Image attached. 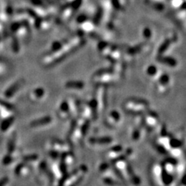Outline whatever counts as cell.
<instances>
[{"instance_id": "obj_1", "label": "cell", "mask_w": 186, "mask_h": 186, "mask_svg": "<svg viewBox=\"0 0 186 186\" xmlns=\"http://www.w3.org/2000/svg\"><path fill=\"white\" fill-rule=\"evenodd\" d=\"M84 40L80 37H77L70 40L67 43H64L58 50L55 51L51 52L46 55L43 60V63L45 66L54 65L60 62L62 60L64 59L67 55L74 52L78 48H81L84 44Z\"/></svg>"}, {"instance_id": "obj_2", "label": "cell", "mask_w": 186, "mask_h": 186, "mask_svg": "<svg viewBox=\"0 0 186 186\" xmlns=\"http://www.w3.org/2000/svg\"><path fill=\"white\" fill-rule=\"evenodd\" d=\"M88 171V168L85 165H81L76 169L67 172L59 181L58 186H75L79 184L83 179L85 174Z\"/></svg>"}, {"instance_id": "obj_3", "label": "cell", "mask_w": 186, "mask_h": 186, "mask_svg": "<svg viewBox=\"0 0 186 186\" xmlns=\"http://www.w3.org/2000/svg\"><path fill=\"white\" fill-rule=\"evenodd\" d=\"M148 102L138 98H130L123 103L124 110L133 115H142L148 110Z\"/></svg>"}, {"instance_id": "obj_4", "label": "cell", "mask_w": 186, "mask_h": 186, "mask_svg": "<svg viewBox=\"0 0 186 186\" xmlns=\"http://www.w3.org/2000/svg\"><path fill=\"white\" fill-rule=\"evenodd\" d=\"M93 80L99 85L106 86L108 85L113 84L115 81H116V80H118V78L113 74L111 67H109V68H105V69L98 71L93 75Z\"/></svg>"}, {"instance_id": "obj_5", "label": "cell", "mask_w": 186, "mask_h": 186, "mask_svg": "<svg viewBox=\"0 0 186 186\" xmlns=\"http://www.w3.org/2000/svg\"><path fill=\"white\" fill-rule=\"evenodd\" d=\"M95 102L97 103L98 111L99 113H103L106 108L107 105V92L106 86L103 85H99L95 92Z\"/></svg>"}, {"instance_id": "obj_6", "label": "cell", "mask_w": 186, "mask_h": 186, "mask_svg": "<svg viewBox=\"0 0 186 186\" xmlns=\"http://www.w3.org/2000/svg\"><path fill=\"white\" fill-rule=\"evenodd\" d=\"M143 118H144V126L148 130H153L158 126L159 116L154 111L147 110Z\"/></svg>"}, {"instance_id": "obj_7", "label": "cell", "mask_w": 186, "mask_h": 186, "mask_svg": "<svg viewBox=\"0 0 186 186\" xmlns=\"http://www.w3.org/2000/svg\"><path fill=\"white\" fill-rule=\"evenodd\" d=\"M51 149L55 151L58 154L62 155L64 153L71 152V146L70 144L66 142H63L59 140H53L51 142Z\"/></svg>"}, {"instance_id": "obj_8", "label": "cell", "mask_w": 186, "mask_h": 186, "mask_svg": "<svg viewBox=\"0 0 186 186\" xmlns=\"http://www.w3.org/2000/svg\"><path fill=\"white\" fill-rule=\"evenodd\" d=\"M169 82H170V78L168 75L163 74L160 75L157 78L156 84V90L160 94H165L168 92L169 87Z\"/></svg>"}, {"instance_id": "obj_9", "label": "cell", "mask_w": 186, "mask_h": 186, "mask_svg": "<svg viewBox=\"0 0 186 186\" xmlns=\"http://www.w3.org/2000/svg\"><path fill=\"white\" fill-rule=\"evenodd\" d=\"M122 157L127 158V156L125 155V153H123V148L119 145L113 146L106 154V158L109 161H113V162Z\"/></svg>"}, {"instance_id": "obj_10", "label": "cell", "mask_w": 186, "mask_h": 186, "mask_svg": "<svg viewBox=\"0 0 186 186\" xmlns=\"http://www.w3.org/2000/svg\"><path fill=\"white\" fill-rule=\"evenodd\" d=\"M153 180L157 185L164 186L162 182V166L160 164H155L151 170Z\"/></svg>"}, {"instance_id": "obj_11", "label": "cell", "mask_w": 186, "mask_h": 186, "mask_svg": "<svg viewBox=\"0 0 186 186\" xmlns=\"http://www.w3.org/2000/svg\"><path fill=\"white\" fill-rule=\"evenodd\" d=\"M57 114H58L60 119H67L69 118L70 116H71V113H70L69 104H68L67 100L62 102L58 109Z\"/></svg>"}, {"instance_id": "obj_12", "label": "cell", "mask_w": 186, "mask_h": 186, "mask_svg": "<svg viewBox=\"0 0 186 186\" xmlns=\"http://www.w3.org/2000/svg\"><path fill=\"white\" fill-rule=\"evenodd\" d=\"M120 121V115L117 111H111L105 119L106 125L109 127H115Z\"/></svg>"}, {"instance_id": "obj_13", "label": "cell", "mask_w": 186, "mask_h": 186, "mask_svg": "<svg viewBox=\"0 0 186 186\" xmlns=\"http://www.w3.org/2000/svg\"><path fill=\"white\" fill-rule=\"evenodd\" d=\"M89 142L93 145H105L113 142V138L109 137H91L89 138Z\"/></svg>"}, {"instance_id": "obj_14", "label": "cell", "mask_w": 186, "mask_h": 186, "mask_svg": "<svg viewBox=\"0 0 186 186\" xmlns=\"http://www.w3.org/2000/svg\"><path fill=\"white\" fill-rule=\"evenodd\" d=\"M53 119H52L51 116H47L41 117L40 119H37L34 120L31 123V127H44L46 125H48L51 123Z\"/></svg>"}, {"instance_id": "obj_15", "label": "cell", "mask_w": 186, "mask_h": 186, "mask_svg": "<svg viewBox=\"0 0 186 186\" xmlns=\"http://www.w3.org/2000/svg\"><path fill=\"white\" fill-rule=\"evenodd\" d=\"M157 61L160 63L165 64L169 67H175L177 65V61L174 58L171 57H164L163 55H158Z\"/></svg>"}, {"instance_id": "obj_16", "label": "cell", "mask_w": 186, "mask_h": 186, "mask_svg": "<svg viewBox=\"0 0 186 186\" xmlns=\"http://www.w3.org/2000/svg\"><path fill=\"white\" fill-rule=\"evenodd\" d=\"M84 86H85V84L81 81H68L65 84V87L68 89L80 90L83 89Z\"/></svg>"}, {"instance_id": "obj_17", "label": "cell", "mask_w": 186, "mask_h": 186, "mask_svg": "<svg viewBox=\"0 0 186 186\" xmlns=\"http://www.w3.org/2000/svg\"><path fill=\"white\" fill-rule=\"evenodd\" d=\"M171 43H172V41L171 40L170 38H167L166 40L163 42V44L160 45V48H159L158 55H162L164 52H166V51L168 49Z\"/></svg>"}, {"instance_id": "obj_18", "label": "cell", "mask_w": 186, "mask_h": 186, "mask_svg": "<svg viewBox=\"0 0 186 186\" xmlns=\"http://www.w3.org/2000/svg\"><path fill=\"white\" fill-rule=\"evenodd\" d=\"M33 94H34V99L38 100V99H40L44 97V95H45V91H44V89H42V88H38V89H36L35 90H34Z\"/></svg>"}, {"instance_id": "obj_19", "label": "cell", "mask_w": 186, "mask_h": 186, "mask_svg": "<svg viewBox=\"0 0 186 186\" xmlns=\"http://www.w3.org/2000/svg\"><path fill=\"white\" fill-rule=\"evenodd\" d=\"M157 73H158V70H157L156 66L155 65H150L146 69V74L149 76H151V77L155 78V76L157 75Z\"/></svg>"}, {"instance_id": "obj_20", "label": "cell", "mask_w": 186, "mask_h": 186, "mask_svg": "<svg viewBox=\"0 0 186 186\" xmlns=\"http://www.w3.org/2000/svg\"><path fill=\"white\" fill-rule=\"evenodd\" d=\"M141 129L138 128V127H136V128L133 130V133H132V139L133 141H138L139 139L141 138Z\"/></svg>"}, {"instance_id": "obj_21", "label": "cell", "mask_w": 186, "mask_h": 186, "mask_svg": "<svg viewBox=\"0 0 186 186\" xmlns=\"http://www.w3.org/2000/svg\"><path fill=\"white\" fill-rule=\"evenodd\" d=\"M109 169H110L109 164L106 162L103 163V164L99 166V171H100L102 174H104V173L106 172L107 171L109 170Z\"/></svg>"}, {"instance_id": "obj_22", "label": "cell", "mask_w": 186, "mask_h": 186, "mask_svg": "<svg viewBox=\"0 0 186 186\" xmlns=\"http://www.w3.org/2000/svg\"><path fill=\"white\" fill-rule=\"evenodd\" d=\"M26 160L28 161H35V160H38V156L37 155H31V156H29L26 157Z\"/></svg>"}, {"instance_id": "obj_23", "label": "cell", "mask_w": 186, "mask_h": 186, "mask_svg": "<svg viewBox=\"0 0 186 186\" xmlns=\"http://www.w3.org/2000/svg\"><path fill=\"white\" fill-rule=\"evenodd\" d=\"M151 30H148V29H146V30H145L144 31V35L146 36V38H149L150 37H151Z\"/></svg>"}]
</instances>
